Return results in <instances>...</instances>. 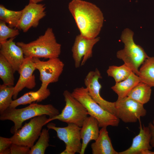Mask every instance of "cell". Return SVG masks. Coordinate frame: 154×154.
I'll list each match as a JSON object with an SVG mask.
<instances>
[{
    "mask_svg": "<svg viewBox=\"0 0 154 154\" xmlns=\"http://www.w3.org/2000/svg\"><path fill=\"white\" fill-rule=\"evenodd\" d=\"M80 34L89 39L97 37L103 26L104 17L98 6L82 0H72L68 5Z\"/></svg>",
    "mask_w": 154,
    "mask_h": 154,
    "instance_id": "obj_1",
    "label": "cell"
},
{
    "mask_svg": "<svg viewBox=\"0 0 154 154\" xmlns=\"http://www.w3.org/2000/svg\"><path fill=\"white\" fill-rule=\"evenodd\" d=\"M16 44L22 49L25 56L49 59L59 57L61 52V45L57 42L50 27L35 40L27 43L17 42Z\"/></svg>",
    "mask_w": 154,
    "mask_h": 154,
    "instance_id": "obj_2",
    "label": "cell"
},
{
    "mask_svg": "<svg viewBox=\"0 0 154 154\" xmlns=\"http://www.w3.org/2000/svg\"><path fill=\"white\" fill-rule=\"evenodd\" d=\"M60 114L58 110L51 104L43 105L33 102L20 109L8 108L0 114L1 121L9 120L14 123L11 130L14 134L22 126L25 121L37 116L45 115L52 118Z\"/></svg>",
    "mask_w": 154,
    "mask_h": 154,
    "instance_id": "obj_3",
    "label": "cell"
},
{
    "mask_svg": "<svg viewBox=\"0 0 154 154\" xmlns=\"http://www.w3.org/2000/svg\"><path fill=\"white\" fill-rule=\"evenodd\" d=\"M133 35V32L128 28L123 31L121 39L124 48L117 52L116 56L138 76L140 67L149 56L141 46L135 43Z\"/></svg>",
    "mask_w": 154,
    "mask_h": 154,
    "instance_id": "obj_4",
    "label": "cell"
},
{
    "mask_svg": "<svg viewBox=\"0 0 154 154\" xmlns=\"http://www.w3.org/2000/svg\"><path fill=\"white\" fill-rule=\"evenodd\" d=\"M71 93L84 106L88 115L97 120L100 127H117L119 125V119L115 115L104 110L90 96L86 87L76 88Z\"/></svg>",
    "mask_w": 154,
    "mask_h": 154,
    "instance_id": "obj_5",
    "label": "cell"
},
{
    "mask_svg": "<svg viewBox=\"0 0 154 154\" xmlns=\"http://www.w3.org/2000/svg\"><path fill=\"white\" fill-rule=\"evenodd\" d=\"M63 95L65 104L61 112L52 118H48L46 124L53 120L57 119L67 124L73 123L81 127L88 115L87 110L68 91H64Z\"/></svg>",
    "mask_w": 154,
    "mask_h": 154,
    "instance_id": "obj_6",
    "label": "cell"
},
{
    "mask_svg": "<svg viewBox=\"0 0 154 154\" xmlns=\"http://www.w3.org/2000/svg\"><path fill=\"white\" fill-rule=\"evenodd\" d=\"M46 115L35 117L18 129L10 139L12 143L28 147L31 148L39 137L42 127L46 124L48 119Z\"/></svg>",
    "mask_w": 154,
    "mask_h": 154,
    "instance_id": "obj_7",
    "label": "cell"
},
{
    "mask_svg": "<svg viewBox=\"0 0 154 154\" xmlns=\"http://www.w3.org/2000/svg\"><path fill=\"white\" fill-rule=\"evenodd\" d=\"M46 127L48 129L55 131L57 137L64 143L65 149L60 154L80 153L82 147L81 127L72 123H68L65 127H57L52 123H49Z\"/></svg>",
    "mask_w": 154,
    "mask_h": 154,
    "instance_id": "obj_8",
    "label": "cell"
},
{
    "mask_svg": "<svg viewBox=\"0 0 154 154\" xmlns=\"http://www.w3.org/2000/svg\"><path fill=\"white\" fill-rule=\"evenodd\" d=\"M115 103L116 116L125 123L136 122L146 115L144 105L127 96L118 98Z\"/></svg>",
    "mask_w": 154,
    "mask_h": 154,
    "instance_id": "obj_9",
    "label": "cell"
},
{
    "mask_svg": "<svg viewBox=\"0 0 154 154\" xmlns=\"http://www.w3.org/2000/svg\"><path fill=\"white\" fill-rule=\"evenodd\" d=\"M33 60L36 69L39 72L41 86L48 87L50 83L58 81L64 67V63L58 57L50 58L46 61L33 58Z\"/></svg>",
    "mask_w": 154,
    "mask_h": 154,
    "instance_id": "obj_10",
    "label": "cell"
},
{
    "mask_svg": "<svg viewBox=\"0 0 154 154\" xmlns=\"http://www.w3.org/2000/svg\"><path fill=\"white\" fill-rule=\"evenodd\" d=\"M102 78L101 74L97 68L94 71H90L84 80L85 87L90 96L104 110L116 116L115 102L107 101L103 99L100 95V91L102 86L99 82V79Z\"/></svg>",
    "mask_w": 154,
    "mask_h": 154,
    "instance_id": "obj_11",
    "label": "cell"
},
{
    "mask_svg": "<svg viewBox=\"0 0 154 154\" xmlns=\"http://www.w3.org/2000/svg\"><path fill=\"white\" fill-rule=\"evenodd\" d=\"M100 40L99 37L89 39L80 34L76 36L71 49L76 68L83 66L92 57L93 48Z\"/></svg>",
    "mask_w": 154,
    "mask_h": 154,
    "instance_id": "obj_12",
    "label": "cell"
},
{
    "mask_svg": "<svg viewBox=\"0 0 154 154\" xmlns=\"http://www.w3.org/2000/svg\"><path fill=\"white\" fill-rule=\"evenodd\" d=\"M44 4L29 3L22 9V15L16 28L24 32L31 27H36L40 21L46 15Z\"/></svg>",
    "mask_w": 154,
    "mask_h": 154,
    "instance_id": "obj_13",
    "label": "cell"
},
{
    "mask_svg": "<svg viewBox=\"0 0 154 154\" xmlns=\"http://www.w3.org/2000/svg\"><path fill=\"white\" fill-rule=\"evenodd\" d=\"M36 70L33 58L25 56L24 61L21 66L19 79L14 86L13 98H17L19 93L24 88L31 89L36 85L35 77L33 72Z\"/></svg>",
    "mask_w": 154,
    "mask_h": 154,
    "instance_id": "obj_14",
    "label": "cell"
},
{
    "mask_svg": "<svg viewBox=\"0 0 154 154\" xmlns=\"http://www.w3.org/2000/svg\"><path fill=\"white\" fill-rule=\"evenodd\" d=\"M15 38L0 43V54L6 59L15 72H19L25 56L21 47L14 41Z\"/></svg>",
    "mask_w": 154,
    "mask_h": 154,
    "instance_id": "obj_15",
    "label": "cell"
},
{
    "mask_svg": "<svg viewBox=\"0 0 154 154\" xmlns=\"http://www.w3.org/2000/svg\"><path fill=\"white\" fill-rule=\"evenodd\" d=\"M139 134L133 139L132 144L127 149L119 152V154H141L143 151L151 150V133L149 127L140 125Z\"/></svg>",
    "mask_w": 154,
    "mask_h": 154,
    "instance_id": "obj_16",
    "label": "cell"
},
{
    "mask_svg": "<svg viewBox=\"0 0 154 154\" xmlns=\"http://www.w3.org/2000/svg\"><path fill=\"white\" fill-rule=\"evenodd\" d=\"M99 126L97 120L94 117L88 116L81 127L80 135L82 140L80 154H84L88 144L92 140L95 141L99 133Z\"/></svg>",
    "mask_w": 154,
    "mask_h": 154,
    "instance_id": "obj_17",
    "label": "cell"
},
{
    "mask_svg": "<svg viewBox=\"0 0 154 154\" xmlns=\"http://www.w3.org/2000/svg\"><path fill=\"white\" fill-rule=\"evenodd\" d=\"M93 154H119L112 146L107 127L101 128L98 136L91 145Z\"/></svg>",
    "mask_w": 154,
    "mask_h": 154,
    "instance_id": "obj_18",
    "label": "cell"
},
{
    "mask_svg": "<svg viewBox=\"0 0 154 154\" xmlns=\"http://www.w3.org/2000/svg\"><path fill=\"white\" fill-rule=\"evenodd\" d=\"M48 87L41 86L36 91H30L24 94L19 98L13 100L8 108H15L20 105L30 104L37 102H39L46 99L50 94Z\"/></svg>",
    "mask_w": 154,
    "mask_h": 154,
    "instance_id": "obj_19",
    "label": "cell"
},
{
    "mask_svg": "<svg viewBox=\"0 0 154 154\" xmlns=\"http://www.w3.org/2000/svg\"><path fill=\"white\" fill-rule=\"evenodd\" d=\"M141 82L138 76L132 72L127 78L116 83L111 88L117 94L118 98H122L127 96L129 92Z\"/></svg>",
    "mask_w": 154,
    "mask_h": 154,
    "instance_id": "obj_20",
    "label": "cell"
},
{
    "mask_svg": "<svg viewBox=\"0 0 154 154\" xmlns=\"http://www.w3.org/2000/svg\"><path fill=\"white\" fill-rule=\"evenodd\" d=\"M151 88L147 84L141 82L129 92L127 96L144 105L150 100Z\"/></svg>",
    "mask_w": 154,
    "mask_h": 154,
    "instance_id": "obj_21",
    "label": "cell"
},
{
    "mask_svg": "<svg viewBox=\"0 0 154 154\" xmlns=\"http://www.w3.org/2000/svg\"><path fill=\"white\" fill-rule=\"evenodd\" d=\"M138 76L141 82L154 87V57H149L140 67Z\"/></svg>",
    "mask_w": 154,
    "mask_h": 154,
    "instance_id": "obj_22",
    "label": "cell"
},
{
    "mask_svg": "<svg viewBox=\"0 0 154 154\" xmlns=\"http://www.w3.org/2000/svg\"><path fill=\"white\" fill-rule=\"evenodd\" d=\"M22 10L15 11L9 10L2 5H0V20L7 23L11 28H16L21 18Z\"/></svg>",
    "mask_w": 154,
    "mask_h": 154,
    "instance_id": "obj_23",
    "label": "cell"
},
{
    "mask_svg": "<svg viewBox=\"0 0 154 154\" xmlns=\"http://www.w3.org/2000/svg\"><path fill=\"white\" fill-rule=\"evenodd\" d=\"M15 73L11 65L0 54V78L3 84L7 86H13Z\"/></svg>",
    "mask_w": 154,
    "mask_h": 154,
    "instance_id": "obj_24",
    "label": "cell"
},
{
    "mask_svg": "<svg viewBox=\"0 0 154 154\" xmlns=\"http://www.w3.org/2000/svg\"><path fill=\"white\" fill-rule=\"evenodd\" d=\"M132 72L131 68L125 64L119 66H110L106 71L108 76L113 78L116 83L126 79Z\"/></svg>",
    "mask_w": 154,
    "mask_h": 154,
    "instance_id": "obj_25",
    "label": "cell"
},
{
    "mask_svg": "<svg viewBox=\"0 0 154 154\" xmlns=\"http://www.w3.org/2000/svg\"><path fill=\"white\" fill-rule=\"evenodd\" d=\"M14 86L0 85V114L9 107L13 100Z\"/></svg>",
    "mask_w": 154,
    "mask_h": 154,
    "instance_id": "obj_26",
    "label": "cell"
},
{
    "mask_svg": "<svg viewBox=\"0 0 154 154\" xmlns=\"http://www.w3.org/2000/svg\"><path fill=\"white\" fill-rule=\"evenodd\" d=\"M49 138L48 129H43L37 141L31 148L29 154H44L46 149L50 145Z\"/></svg>",
    "mask_w": 154,
    "mask_h": 154,
    "instance_id": "obj_27",
    "label": "cell"
},
{
    "mask_svg": "<svg viewBox=\"0 0 154 154\" xmlns=\"http://www.w3.org/2000/svg\"><path fill=\"white\" fill-rule=\"evenodd\" d=\"M19 30L7 26L5 22L0 20V43L8 38H15L19 34Z\"/></svg>",
    "mask_w": 154,
    "mask_h": 154,
    "instance_id": "obj_28",
    "label": "cell"
},
{
    "mask_svg": "<svg viewBox=\"0 0 154 154\" xmlns=\"http://www.w3.org/2000/svg\"><path fill=\"white\" fill-rule=\"evenodd\" d=\"M12 143L10 138L0 137V154H11L10 147Z\"/></svg>",
    "mask_w": 154,
    "mask_h": 154,
    "instance_id": "obj_29",
    "label": "cell"
},
{
    "mask_svg": "<svg viewBox=\"0 0 154 154\" xmlns=\"http://www.w3.org/2000/svg\"><path fill=\"white\" fill-rule=\"evenodd\" d=\"M30 148L12 143L10 147L11 154H29Z\"/></svg>",
    "mask_w": 154,
    "mask_h": 154,
    "instance_id": "obj_30",
    "label": "cell"
},
{
    "mask_svg": "<svg viewBox=\"0 0 154 154\" xmlns=\"http://www.w3.org/2000/svg\"><path fill=\"white\" fill-rule=\"evenodd\" d=\"M151 133V138L150 141V144L152 148H154V125L151 122L148 124Z\"/></svg>",
    "mask_w": 154,
    "mask_h": 154,
    "instance_id": "obj_31",
    "label": "cell"
},
{
    "mask_svg": "<svg viewBox=\"0 0 154 154\" xmlns=\"http://www.w3.org/2000/svg\"><path fill=\"white\" fill-rule=\"evenodd\" d=\"M141 154H154V151L151 150H147L143 151Z\"/></svg>",
    "mask_w": 154,
    "mask_h": 154,
    "instance_id": "obj_32",
    "label": "cell"
},
{
    "mask_svg": "<svg viewBox=\"0 0 154 154\" xmlns=\"http://www.w3.org/2000/svg\"><path fill=\"white\" fill-rule=\"evenodd\" d=\"M44 0H29V3H38Z\"/></svg>",
    "mask_w": 154,
    "mask_h": 154,
    "instance_id": "obj_33",
    "label": "cell"
},
{
    "mask_svg": "<svg viewBox=\"0 0 154 154\" xmlns=\"http://www.w3.org/2000/svg\"><path fill=\"white\" fill-rule=\"evenodd\" d=\"M152 123L154 125V119H153V121Z\"/></svg>",
    "mask_w": 154,
    "mask_h": 154,
    "instance_id": "obj_34",
    "label": "cell"
}]
</instances>
